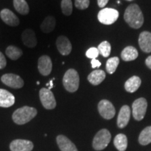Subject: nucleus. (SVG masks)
<instances>
[{
    "label": "nucleus",
    "mask_w": 151,
    "mask_h": 151,
    "mask_svg": "<svg viewBox=\"0 0 151 151\" xmlns=\"http://www.w3.org/2000/svg\"><path fill=\"white\" fill-rule=\"evenodd\" d=\"M124 18L130 27L134 29H139L143 25L144 18L140 7L133 4L126 9L124 14Z\"/></svg>",
    "instance_id": "nucleus-1"
},
{
    "label": "nucleus",
    "mask_w": 151,
    "mask_h": 151,
    "mask_svg": "<svg viewBox=\"0 0 151 151\" xmlns=\"http://www.w3.org/2000/svg\"><path fill=\"white\" fill-rule=\"evenodd\" d=\"M37 115V110L35 108L24 106L14 111L12 119L17 124H24L32 120Z\"/></svg>",
    "instance_id": "nucleus-2"
},
{
    "label": "nucleus",
    "mask_w": 151,
    "mask_h": 151,
    "mask_svg": "<svg viewBox=\"0 0 151 151\" xmlns=\"http://www.w3.org/2000/svg\"><path fill=\"white\" fill-rule=\"evenodd\" d=\"M79 75L78 72L73 69H69L66 71L63 77V86L66 90L69 92H74L78 89Z\"/></svg>",
    "instance_id": "nucleus-3"
},
{
    "label": "nucleus",
    "mask_w": 151,
    "mask_h": 151,
    "mask_svg": "<svg viewBox=\"0 0 151 151\" xmlns=\"http://www.w3.org/2000/svg\"><path fill=\"white\" fill-rule=\"evenodd\" d=\"M111 135L109 130L102 129L99 131L94 137L92 146L94 150H101L106 148L111 141Z\"/></svg>",
    "instance_id": "nucleus-4"
},
{
    "label": "nucleus",
    "mask_w": 151,
    "mask_h": 151,
    "mask_svg": "<svg viewBox=\"0 0 151 151\" xmlns=\"http://www.w3.org/2000/svg\"><path fill=\"white\" fill-rule=\"evenodd\" d=\"M98 20L104 24H112L118 20L119 12L116 9L105 8L101 9L98 14Z\"/></svg>",
    "instance_id": "nucleus-5"
},
{
    "label": "nucleus",
    "mask_w": 151,
    "mask_h": 151,
    "mask_svg": "<svg viewBox=\"0 0 151 151\" xmlns=\"http://www.w3.org/2000/svg\"><path fill=\"white\" fill-rule=\"evenodd\" d=\"M148 103L144 98H139L134 101L132 104V114L136 120L140 121L144 118L146 113Z\"/></svg>",
    "instance_id": "nucleus-6"
},
{
    "label": "nucleus",
    "mask_w": 151,
    "mask_h": 151,
    "mask_svg": "<svg viewBox=\"0 0 151 151\" xmlns=\"http://www.w3.org/2000/svg\"><path fill=\"white\" fill-rule=\"evenodd\" d=\"M41 102L45 109L51 110L56 107V100L54 94L48 88H42L39 91Z\"/></svg>",
    "instance_id": "nucleus-7"
},
{
    "label": "nucleus",
    "mask_w": 151,
    "mask_h": 151,
    "mask_svg": "<svg viewBox=\"0 0 151 151\" xmlns=\"http://www.w3.org/2000/svg\"><path fill=\"white\" fill-rule=\"evenodd\" d=\"M98 111L101 117L106 120L113 118L116 114V109L112 103L106 99H103L99 101L98 104Z\"/></svg>",
    "instance_id": "nucleus-8"
},
{
    "label": "nucleus",
    "mask_w": 151,
    "mask_h": 151,
    "mask_svg": "<svg viewBox=\"0 0 151 151\" xmlns=\"http://www.w3.org/2000/svg\"><path fill=\"white\" fill-rule=\"evenodd\" d=\"M1 82L10 88L19 89L24 86V81L20 76L14 73H6L1 78Z\"/></svg>",
    "instance_id": "nucleus-9"
},
{
    "label": "nucleus",
    "mask_w": 151,
    "mask_h": 151,
    "mask_svg": "<svg viewBox=\"0 0 151 151\" xmlns=\"http://www.w3.org/2000/svg\"><path fill=\"white\" fill-rule=\"evenodd\" d=\"M11 151H31L34 148V144L31 141L24 139H16L10 144Z\"/></svg>",
    "instance_id": "nucleus-10"
},
{
    "label": "nucleus",
    "mask_w": 151,
    "mask_h": 151,
    "mask_svg": "<svg viewBox=\"0 0 151 151\" xmlns=\"http://www.w3.org/2000/svg\"><path fill=\"white\" fill-rule=\"evenodd\" d=\"M52 61L48 55H43L38 60V69L39 73L43 76H48L52 71Z\"/></svg>",
    "instance_id": "nucleus-11"
},
{
    "label": "nucleus",
    "mask_w": 151,
    "mask_h": 151,
    "mask_svg": "<svg viewBox=\"0 0 151 151\" xmlns=\"http://www.w3.org/2000/svg\"><path fill=\"white\" fill-rule=\"evenodd\" d=\"M56 46L58 51L62 55H68L70 54L72 50V46L70 41L65 36H60L57 39Z\"/></svg>",
    "instance_id": "nucleus-12"
},
{
    "label": "nucleus",
    "mask_w": 151,
    "mask_h": 151,
    "mask_svg": "<svg viewBox=\"0 0 151 151\" xmlns=\"http://www.w3.org/2000/svg\"><path fill=\"white\" fill-rule=\"evenodd\" d=\"M0 17H1V20L9 26L15 27V26H18L20 23V20L16 16V15H15L14 13H13L8 9H4L1 10L0 12Z\"/></svg>",
    "instance_id": "nucleus-13"
},
{
    "label": "nucleus",
    "mask_w": 151,
    "mask_h": 151,
    "mask_svg": "<svg viewBox=\"0 0 151 151\" xmlns=\"http://www.w3.org/2000/svg\"><path fill=\"white\" fill-rule=\"evenodd\" d=\"M139 44L143 52H151V33L147 31L141 32L139 37Z\"/></svg>",
    "instance_id": "nucleus-14"
},
{
    "label": "nucleus",
    "mask_w": 151,
    "mask_h": 151,
    "mask_svg": "<svg viewBox=\"0 0 151 151\" xmlns=\"http://www.w3.org/2000/svg\"><path fill=\"white\" fill-rule=\"evenodd\" d=\"M130 115H131V111L128 106L124 105L120 109L117 120V124L119 128H124L127 125L130 119Z\"/></svg>",
    "instance_id": "nucleus-15"
},
{
    "label": "nucleus",
    "mask_w": 151,
    "mask_h": 151,
    "mask_svg": "<svg viewBox=\"0 0 151 151\" xmlns=\"http://www.w3.org/2000/svg\"><path fill=\"white\" fill-rule=\"evenodd\" d=\"M56 140L61 151H78L75 145L65 136H58Z\"/></svg>",
    "instance_id": "nucleus-16"
},
{
    "label": "nucleus",
    "mask_w": 151,
    "mask_h": 151,
    "mask_svg": "<svg viewBox=\"0 0 151 151\" xmlns=\"http://www.w3.org/2000/svg\"><path fill=\"white\" fill-rule=\"evenodd\" d=\"M22 40L24 46L29 48H35L37 44L35 33L32 29H27L24 30L22 34Z\"/></svg>",
    "instance_id": "nucleus-17"
},
{
    "label": "nucleus",
    "mask_w": 151,
    "mask_h": 151,
    "mask_svg": "<svg viewBox=\"0 0 151 151\" xmlns=\"http://www.w3.org/2000/svg\"><path fill=\"white\" fill-rule=\"evenodd\" d=\"M15 103V97L10 92L4 89H0V107L8 108Z\"/></svg>",
    "instance_id": "nucleus-18"
},
{
    "label": "nucleus",
    "mask_w": 151,
    "mask_h": 151,
    "mask_svg": "<svg viewBox=\"0 0 151 151\" xmlns=\"http://www.w3.org/2000/svg\"><path fill=\"white\" fill-rule=\"evenodd\" d=\"M141 84V80L139 76H134L128 79L124 83V89L128 92L132 93L139 89Z\"/></svg>",
    "instance_id": "nucleus-19"
},
{
    "label": "nucleus",
    "mask_w": 151,
    "mask_h": 151,
    "mask_svg": "<svg viewBox=\"0 0 151 151\" xmlns=\"http://www.w3.org/2000/svg\"><path fill=\"white\" fill-rule=\"evenodd\" d=\"M106 78V73L104 71L97 70L93 71L88 76V80L93 86H97L101 83Z\"/></svg>",
    "instance_id": "nucleus-20"
},
{
    "label": "nucleus",
    "mask_w": 151,
    "mask_h": 151,
    "mask_svg": "<svg viewBox=\"0 0 151 151\" xmlns=\"http://www.w3.org/2000/svg\"><path fill=\"white\" fill-rule=\"evenodd\" d=\"M139 53L137 50L133 46H127L123 49L121 52V58L124 61H132L138 58Z\"/></svg>",
    "instance_id": "nucleus-21"
},
{
    "label": "nucleus",
    "mask_w": 151,
    "mask_h": 151,
    "mask_svg": "<svg viewBox=\"0 0 151 151\" xmlns=\"http://www.w3.org/2000/svg\"><path fill=\"white\" fill-rule=\"evenodd\" d=\"M56 25V20L53 16H47L43 20L42 23L41 24V29L43 32L50 33L53 31Z\"/></svg>",
    "instance_id": "nucleus-22"
},
{
    "label": "nucleus",
    "mask_w": 151,
    "mask_h": 151,
    "mask_svg": "<svg viewBox=\"0 0 151 151\" xmlns=\"http://www.w3.org/2000/svg\"><path fill=\"white\" fill-rule=\"evenodd\" d=\"M114 146L119 151H124L127 147V137L123 134H119L114 139Z\"/></svg>",
    "instance_id": "nucleus-23"
},
{
    "label": "nucleus",
    "mask_w": 151,
    "mask_h": 151,
    "mask_svg": "<svg viewBox=\"0 0 151 151\" xmlns=\"http://www.w3.org/2000/svg\"><path fill=\"white\" fill-rule=\"evenodd\" d=\"M139 142L143 146H146L151 143V126L142 130L139 135Z\"/></svg>",
    "instance_id": "nucleus-24"
},
{
    "label": "nucleus",
    "mask_w": 151,
    "mask_h": 151,
    "mask_svg": "<svg viewBox=\"0 0 151 151\" xmlns=\"http://www.w3.org/2000/svg\"><path fill=\"white\" fill-rule=\"evenodd\" d=\"M14 6L19 14L27 15L29 11V6L25 0H14Z\"/></svg>",
    "instance_id": "nucleus-25"
},
{
    "label": "nucleus",
    "mask_w": 151,
    "mask_h": 151,
    "mask_svg": "<svg viewBox=\"0 0 151 151\" xmlns=\"http://www.w3.org/2000/svg\"><path fill=\"white\" fill-rule=\"evenodd\" d=\"M6 54L11 60H16L20 58L22 55V50L18 47L9 46L6 50Z\"/></svg>",
    "instance_id": "nucleus-26"
},
{
    "label": "nucleus",
    "mask_w": 151,
    "mask_h": 151,
    "mask_svg": "<svg viewBox=\"0 0 151 151\" xmlns=\"http://www.w3.org/2000/svg\"><path fill=\"white\" fill-rule=\"evenodd\" d=\"M119 62H120V60L117 57H113L107 60L106 64V69L109 74H112L116 71Z\"/></svg>",
    "instance_id": "nucleus-27"
},
{
    "label": "nucleus",
    "mask_w": 151,
    "mask_h": 151,
    "mask_svg": "<svg viewBox=\"0 0 151 151\" xmlns=\"http://www.w3.org/2000/svg\"><path fill=\"white\" fill-rule=\"evenodd\" d=\"M98 50H99V53H101V55L104 58H107L109 56V55L111 53V44L108 41H105L101 42L98 46Z\"/></svg>",
    "instance_id": "nucleus-28"
},
{
    "label": "nucleus",
    "mask_w": 151,
    "mask_h": 151,
    "mask_svg": "<svg viewBox=\"0 0 151 151\" xmlns=\"http://www.w3.org/2000/svg\"><path fill=\"white\" fill-rule=\"evenodd\" d=\"M62 11L65 16H70L72 14L73 6L71 0H62L61 2Z\"/></svg>",
    "instance_id": "nucleus-29"
},
{
    "label": "nucleus",
    "mask_w": 151,
    "mask_h": 151,
    "mask_svg": "<svg viewBox=\"0 0 151 151\" xmlns=\"http://www.w3.org/2000/svg\"><path fill=\"white\" fill-rule=\"evenodd\" d=\"M99 51L98 50L97 48H95V47H92L88 49L86 52V56L87 58H90V59H96L98 56H99Z\"/></svg>",
    "instance_id": "nucleus-30"
},
{
    "label": "nucleus",
    "mask_w": 151,
    "mask_h": 151,
    "mask_svg": "<svg viewBox=\"0 0 151 151\" xmlns=\"http://www.w3.org/2000/svg\"><path fill=\"white\" fill-rule=\"evenodd\" d=\"M90 5V0H75V6L77 9L84 10L88 8Z\"/></svg>",
    "instance_id": "nucleus-31"
},
{
    "label": "nucleus",
    "mask_w": 151,
    "mask_h": 151,
    "mask_svg": "<svg viewBox=\"0 0 151 151\" xmlns=\"http://www.w3.org/2000/svg\"><path fill=\"white\" fill-rule=\"evenodd\" d=\"M6 66V60L4 54L0 51V69H2Z\"/></svg>",
    "instance_id": "nucleus-32"
},
{
    "label": "nucleus",
    "mask_w": 151,
    "mask_h": 151,
    "mask_svg": "<svg viewBox=\"0 0 151 151\" xmlns=\"http://www.w3.org/2000/svg\"><path fill=\"white\" fill-rule=\"evenodd\" d=\"M91 65H92V67L93 68V69H95V68L99 67L101 65V63L99 61V60L96 59H92L91 61Z\"/></svg>",
    "instance_id": "nucleus-33"
},
{
    "label": "nucleus",
    "mask_w": 151,
    "mask_h": 151,
    "mask_svg": "<svg viewBox=\"0 0 151 151\" xmlns=\"http://www.w3.org/2000/svg\"><path fill=\"white\" fill-rule=\"evenodd\" d=\"M108 2L109 0H97L98 6H99L100 8H104Z\"/></svg>",
    "instance_id": "nucleus-34"
},
{
    "label": "nucleus",
    "mask_w": 151,
    "mask_h": 151,
    "mask_svg": "<svg viewBox=\"0 0 151 151\" xmlns=\"http://www.w3.org/2000/svg\"><path fill=\"white\" fill-rule=\"evenodd\" d=\"M146 65L149 69H151V55L148 56L146 60Z\"/></svg>",
    "instance_id": "nucleus-35"
},
{
    "label": "nucleus",
    "mask_w": 151,
    "mask_h": 151,
    "mask_svg": "<svg viewBox=\"0 0 151 151\" xmlns=\"http://www.w3.org/2000/svg\"><path fill=\"white\" fill-rule=\"evenodd\" d=\"M54 80H55V78H53L52 79L51 81H50V82H49L48 83H47V84H46V86H49V88H48V89H49V90L52 89V87H53V83H52V81H53Z\"/></svg>",
    "instance_id": "nucleus-36"
},
{
    "label": "nucleus",
    "mask_w": 151,
    "mask_h": 151,
    "mask_svg": "<svg viewBox=\"0 0 151 151\" xmlns=\"http://www.w3.org/2000/svg\"><path fill=\"white\" fill-rule=\"evenodd\" d=\"M37 85H39V84H40V83H39V81H37Z\"/></svg>",
    "instance_id": "nucleus-37"
},
{
    "label": "nucleus",
    "mask_w": 151,
    "mask_h": 151,
    "mask_svg": "<svg viewBox=\"0 0 151 151\" xmlns=\"http://www.w3.org/2000/svg\"><path fill=\"white\" fill-rule=\"evenodd\" d=\"M128 1H132V0H128Z\"/></svg>",
    "instance_id": "nucleus-38"
}]
</instances>
